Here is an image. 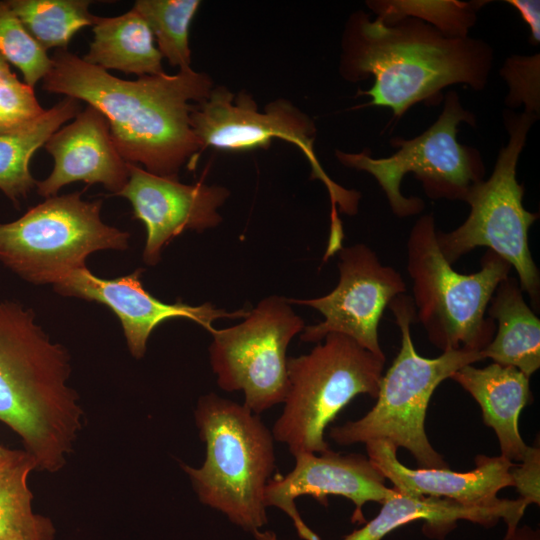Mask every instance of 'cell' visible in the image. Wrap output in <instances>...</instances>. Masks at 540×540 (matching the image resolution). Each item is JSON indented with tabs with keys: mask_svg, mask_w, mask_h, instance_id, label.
<instances>
[{
	"mask_svg": "<svg viewBox=\"0 0 540 540\" xmlns=\"http://www.w3.org/2000/svg\"><path fill=\"white\" fill-rule=\"evenodd\" d=\"M42 89L63 94L100 111L120 156L160 176L178 177L202 149L190 125L192 105L207 99L213 84L191 67L175 75L123 80L67 49L51 56Z\"/></svg>",
	"mask_w": 540,
	"mask_h": 540,
	"instance_id": "6da1fadb",
	"label": "cell"
},
{
	"mask_svg": "<svg viewBox=\"0 0 540 540\" xmlns=\"http://www.w3.org/2000/svg\"><path fill=\"white\" fill-rule=\"evenodd\" d=\"M493 60L482 39L449 38L411 17L386 24L360 11L347 24L340 70L350 81L372 76V87L358 92L371 97L364 106L389 108L400 119L416 103L441 101L449 85L483 90Z\"/></svg>",
	"mask_w": 540,
	"mask_h": 540,
	"instance_id": "7a4b0ae2",
	"label": "cell"
},
{
	"mask_svg": "<svg viewBox=\"0 0 540 540\" xmlns=\"http://www.w3.org/2000/svg\"><path fill=\"white\" fill-rule=\"evenodd\" d=\"M68 351L36 322L31 308L0 300V421L22 440L39 471L66 463L82 428Z\"/></svg>",
	"mask_w": 540,
	"mask_h": 540,
	"instance_id": "3957f363",
	"label": "cell"
},
{
	"mask_svg": "<svg viewBox=\"0 0 540 540\" xmlns=\"http://www.w3.org/2000/svg\"><path fill=\"white\" fill-rule=\"evenodd\" d=\"M205 460L181 464L199 501L248 532L267 522L265 488L275 469L274 437L258 414L244 404L211 392L194 411Z\"/></svg>",
	"mask_w": 540,
	"mask_h": 540,
	"instance_id": "277c9868",
	"label": "cell"
},
{
	"mask_svg": "<svg viewBox=\"0 0 540 540\" xmlns=\"http://www.w3.org/2000/svg\"><path fill=\"white\" fill-rule=\"evenodd\" d=\"M389 306L401 331V347L382 376L377 401L363 417L330 429L339 445L384 440L397 450L404 448L419 468L448 469V463L431 445L425 431L429 401L437 386L460 368L484 360L481 351H446L436 358L419 355L410 325L415 308L410 296L400 294Z\"/></svg>",
	"mask_w": 540,
	"mask_h": 540,
	"instance_id": "5b68a950",
	"label": "cell"
},
{
	"mask_svg": "<svg viewBox=\"0 0 540 540\" xmlns=\"http://www.w3.org/2000/svg\"><path fill=\"white\" fill-rule=\"evenodd\" d=\"M434 217L426 214L412 227L407 241V271L413 282L416 316L429 341L446 351H482L495 334L486 317L489 302L511 265L489 250L481 269L460 274L442 255Z\"/></svg>",
	"mask_w": 540,
	"mask_h": 540,
	"instance_id": "8992f818",
	"label": "cell"
},
{
	"mask_svg": "<svg viewBox=\"0 0 540 540\" xmlns=\"http://www.w3.org/2000/svg\"><path fill=\"white\" fill-rule=\"evenodd\" d=\"M323 340L308 354L287 359V392L272 434L293 457L330 450L327 426L357 395L376 399L379 392L386 359L343 334Z\"/></svg>",
	"mask_w": 540,
	"mask_h": 540,
	"instance_id": "52a82bcc",
	"label": "cell"
},
{
	"mask_svg": "<svg viewBox=\"0 0 540 540\" xmlns=\"http://www.w3.org/2000/svg\"><path fill=\"white\" fill-rule=\"evenodd\" d=\"M537 119L524 111L503 112L509 140L500 149L488 180L468 189L463 200L470 206L469 216L451 232H436L439 249L451 265L479 246L506 260L517 271L520 288L529 294L535 308L539 304L540 277L529 249L528 232L538 214L523 206L524 188L516 179V168Z\"/></svg>",
	"mask_w": 540,
	"mask_h": 540,
	"instance_id": "ba28073f",
	"label": "cell"
},
{
	"mask_svg": "<svg viewBox=\"0 0 540 540\" xmlns=\"http://www.w3.org/2000/svg\"><path fill=\"white\" fill-rule=\"evenodd\" d=\"M461 122L475 126L476 117L451 90L445 95L441 114L427 130L412 139L390 140L397 148L391 156L373 158L368 149L360 153L336 150L335 154L344 166L365 171L376 179L395 215L412 216L425 205L418 197L406 198L401 194L404 175L413 173L430 198L460 200L472 185L483 180L485 168L480 152L458 142Z\"/></svg>",
	"mask_w": 540,
	"mask_h": 540,
	"instance_id": "9c48e42d",
	"label": "cell"
},
{
	"mask_svg": "<svg viewBox=\"0 0 540 540\" xmlns=\"http://www.w3.org/2000/svg\"><path fill=\"white\" fill-rule=\"evenodd\" d=\"M81 194L46 198L0 224V262L29 283L54 285L85 267L96 251L127 249L129 233L104 223L102 201H85Z\"/></svg>",
	"mask_w": 540,
	"mask_h": 540,
	"instance_id": "30bf717a",
	"label": "cell"
},
{
	"mask_svg": "<svg viewBox=\"0 0 540 540\" xmlns=\"http://www.w3.org/2000/svg\"><path fill=\"white\" fill-rule=\"evenodd\" d=\"M304 327L289 300L272 295L238 325L214 328L209 356L217 385L226 392H242L243 404L258 415L283 403L288 386L287 348Z\"/></svg>",
	"mask_w": 540,
	"mask_h": 540,
	"instance_id": "8fae6325",
	"label": "cell"
},
{
	"mask_svg": "<svg viewBox=\"0 0 540 540\" xmlns=\"http://www.w3.org/2000/svg\"><path fill=\"white\" fill-rule=\"evenodd\" d=\"M190 125L202 149L248 151L267 148L276 138L296 145L310 164L311 178L327 188L331 211L338 206L345 214L357 213L360 193L343 188L326 174L314 152L313 121L288 101L276 100L260 113L250 95L235 96L219 86L207 99L192 105Z\"/></svg>",
	"mask_w": 540,
	"mask_h": 540,
	"instance_id": "7c38bea8",
	"label": "cell"
},
{
	"mask_svg": "<svg viewBox=\"0 0 540 540\" xmlns=\"http://www.w3.org/2000/svg\"><path fill=\"white\" fill-rule=\"evenodd\" d=\"M338 253L340 278L333 291L313 299H288L290 304L310 306L324 317L318 324L305 326L300 339L319 343L328 334L339 333L386 359L379 344V321L389 303L405 293L406 284L365 244L342 247Z\"/></svg>",
	"mask_w": 540,
	"mask_h": 540,
	"instance_id": "4fadbf2b",
	"label": "cell"
},
{
	"mask_svg": "<svg viewBox=\"0 0 540 540\" xmlns=\"http://www.w3.org/2000/svg\"><path fill=\"white\" fill-rule=\"evenodd\" d=\"M294 468L284 476L270 479L264 493L266 507L282 510L292 520L300 538L320 540L303 521L295 500L311 496L326 506L328 496H342L355 505L353 523H365L362 508L367 502L382 503L393 488L385 485V476L362 454H342L331 449L324 453L294 456Z\"/></svg>",
	"mask_w": 540,
	"mask_h": 540,
	"instance_id": "5bb4252c",
	"label": "cell"
},
{
	"mask_svg": "<svg viewBox=\"0 0 540 540\" xmlns=\"http://www.w3.org/2000/svg\"><path fill=\"white\" fill-rule=\"evenodd\" d=\"M128 180L116 195L126 198L133 217L146 228L143 260L156 265L163 248L185 231L202 232L219 225L218 213L229 190L203 182L184 184L178 177L160 176L136 164H127Z\"/></svg>",
	"mask_w": 540,
	"mask_h": 540,
	"instance_id": "9a60e30c",
	"label": "cell"
},
{
	"mask_svg": "<svg viewBox=\"0 0 540 540\" xmlns=\"http://www.w3.org/2000/svg\"><path fill=\"white\" fill-rule=\"evenodd\" d=\"M143 269L113 279L94 275L87 266L73 270L53 285L63 296L77 297L106 305L119 318L130 353L144 356L152 331L169 319H188L211 332L218 319L245 318L250 310L232 312L207 302L190 305L182 301L166 303L148 292L142 283Z\"/></svg>",
	"mask_w": 540,
	"mask_h": 540,
	"instance_id": "2e32d148",
	"label": "cell"
},
{
	"mask_svg": "<svg viewBox=\"0 0 540 540\" xmlns=\"http://www.w3.org/2000/svg\"><path fill=\"white\" fill-rule=\"evenodd\" d=\"M44 148L53 157L54 167L47 178L36 182L42 197L56 196L73 182L102 184L116 196L128 180V163L112 141L108 121L92 106L53 133Z\"/></svg>",
	"mask_w": 540,
	"mask_h": 540,
	"instance_id": "e0dca14e",
	"label": "cell"
},
{
	"mask_svg": "<svg viewBox=\"0 0 540 540\" xmlns=\"http://www.w3.org/2000/svg\"><path fill=\"white\" fill-rule=\"evenodd\" d=\"M367 457L390 480L398 492L408 496L446 498L467 505L495 507L506 504L497 493L513 486L512 461L503 456L478 455L476 467L468 472L448 469H411L397 458V449L387 441L365 443Z\"/></svg>",
	"mask_w": 540,
	"mask_h": 540,
	"instance_id": "ac0fdd59",
	"label": "cell"
},
{
	"mask_svg": "<svg viewBox=\"0 0 540 540\" xmlns=\"http://www.w3.org/2000/svg\"><path fill=\"white\" fill-rule=\"evenodd\" d=\"M379 513L361 528L346 535L342 540H382L395 529L413 521H425L424 533L442 539L460 520L470 521L490 528L499 520L507 525L504 540H508L519 526L528 507L522 498L510 500L501 506H475L455 500L408 496L393 488L392 494L382 503Z\"/></svg>",
	"mask_w": 540,
	"mask_h": 540,
	"instance_id": "d6986e66",
	"label": "cell"
},
{
	"mask_svg": "<svg viewBox=\"0 0 540 540\" xmlns=\"http://www.w3.org/2000/svg\"><path fill=\"white\" fill-rule=\"evenodd\" d=\"M479 404L483 421L500 444L501 456L522 461L530 446L519 431V417L531 399L529 377L515 367L492 363L484 368L466 365L450 377Z\"/></svg>",
	"mask_w": 540,
	"mask_h": 540,
	"instance_id": "ffe728a7",
	"label": "cell"
},
{
	"mask_svg": "<svg viewBox=\"0 0 540 540\" xmlns=\"http://www.w3.org/2000/svg\"><path fill=\"white\" fill-rule=\"evenodd\" d=\"M487 315L498 321V330L481 351L483 358L530 377L540 367V320L525 302L517 279L508 276L498 285Z\"/></svg>",
	"mask_w": 540,
	"mask_h": 540,
	"instance_id": "44dd1931",
	"label": "cell"
},
{
	"mask_svg": "<svg viewBox=\"0 0 540 540\" xmlns=\"http://www.w3.org/2000/svg\"><path fill=\"white\" fill-rule=\"evenodd\" d=\"M93 41L82 58L104 70L156 76L164 74L162 54L145 19L133 8L116 17H98Z\"/></svg>",
	"mask_w": 540,
	"mask_h": 540,
	"instance_id": "7402d4cb",
	"label": "cell"
},
{
	"mask_svg": "<svg viewBox=\"0 0 540 540\" xmlns=\"http://www.w3.org/2000/svg\"><path fill=\"white\" fill-rule=\"evenodd\" d=\"M81 110L79 100L65 96L26 128L0 134V191L15 206L36 188L37 181L30 171L34 153Z\"/></svg>",
	"mask_w": 540,
	"mask_h": 540,
	"instance_id": "603a6c76",
	"label": "cell"
},
{
	"mask_svg": "<svg viewBox=\"0 0 540 540\" xmlns=\"http://www.w3.org/2000/svg\"><path fill=\"white\" fill-rule=\"evenodd\" d=\"M36 469L25 450H10L0 458V540H54L51 519L32 510L28 476Z\"/></svg>",
	"mask_w": 540,
	"mask_h": 540,
	"instance_id": "cb8c5ba5",
	"label": "cell"
},
{
	"mask_svg": "<svg viewBox=\"0 0 540 540\" xmlns=\"http://www.w3.org/2000/svg\"><path fill=\"white\" fill-rule=\"evenodd\" d=\"M30 36L44 49H67L73 36L98 17L88 0H7Z\"/></svg>",
	"mask_w": 540,
	"mask_h": 540,
	"instance_id": "d4e9b609",
	"label": "cell"
},
{
	"mask_svg": "<svg viewBox=\"0 0 540 540\" xmlns=\"http://www.w3.org/2000/svg\"><path fill=\"white\" fill-rule=\"evenodd\" d=\"M488 1L370 0L367 6L386 24L404 18L421 20L449 38H465L477 21V11Z\"/></svg>",
	"mask_w": 540,
	"mask_h": 540,
	"instance_id": "484cf974",
	"label": "cell"
},
{
	"mask_svg": "<svg viewBox=\"0 0 540 540\" xmlns=\"http://www.w3.org/2000/svg\"><path fill=\"white\" fill-rule=\"evenodd\" d=\"M199 0H138L133 9L148 23L158 49L170 65L189 68V29L200 7Z\"/></svg>",
	"mask_w": 540,
	"mask_h": 540,
	"instance_id": "4316f807",
	"label": "cell"
},
{
	"mask_svg": "<svg viewBox=\"0 0 540 540\" xmlns=\"http://www.w3.org/2000/svg\"><path fill=\"white\" fill-rule=\"evenodd\" d=\"M0 54L23 76L32 88L52 66L51 57L26 31L7 1L0 0Z\"/></svg>",
	"mask_w": 540,
	"mask_h": 540,
	"instance_id": "83f0119b",
	"label": "cell"
},
{
	"mask_svg": "<svg viewBox=\"0 0 540 540\" xmlns=\"http://www.w3.org/2000/svg\"><path fill=\"white\" fill-rule=\"evenodd\" d=\"M9 64L0 54V134L24 129L46 111L34 88L20 81Z\"/></svg>",
	"mask_w": 540,
	"mask_h": 540,
	"instance_id": "f1b7e54d",
	"label": "cell"
},
{
	"mask_svg": "<svg viewBox=\"0 0 540 540\" xmlns=\"http://www.w3.org/2000/svg\"><path fill=\"white\" fill-rule=\"evenodd\" d=\"M500 74L508 84L505 104L509 110L524 105V112L540 115V54L507 58Z\"/></svg>",
	"mask_w": 540,
	"mask_h": 540,
	"instance_id": "f546056e",
	"label": "cell"
},
{
	"mask_svg": "<svg viewBox=\"0 0 540 540\" xmlns=\"http://www.w3.org/2000/svg\"><path fill=\"white\" fill-rule=\"evenodd\" d=\"M519 466L513 465L510 476L513 486L520 494V498L528 505L540 504V448L537 445L530 449Z\"/></svg>",
	"mask_w": 540,
	"mask_h": 540,
	"instance_id": "4dcf8cb0",
	"label": "cell"
},
{
	"mask_svg": "<svg viewBox=\"0 0 540 540\" xmlns=\"http://www.w3.org/2000/svg\"><path fill=\"white\" fill-rule=\"evenodd\" d=\"M511 6L515 7L521 18L526 22L530 29V42L532 45H538L540 41V26H539V1L527 0H507Z\"/></svg>",
	"mask_w": 540,
	"mask_h": 540,
	"instance_id": "1f68e13d",
	"label": "cell"
},
{
	"mask_svg": "<svg viewBox=\"0 0 540 540\" xmlns=\"http://www.w3.org/2000/svg\"><path fill=\"white\" fill-rule=\"evenodd\" d=\"M508 540H540V532L531 526H518Z\"/></svg>",
	"mask_w": 540,
	"mask_h": 540,
	"instance_id": "d6a6232c",
	"label": "cell"
},
{
	"mask_svg": "<svg viewBox=\"0 0 540 540\" xmlns=\"http://www.w3.org/2000/svg\"><path fill=\"white\" fill-rule=\"evenodd\" d=\"M255 540H280L278 536L270 530H258L252 533Z\"/></svg>",
	"mask_w": 540,
	"mask_h": 540,
	"instance_id": "836d02e7",
	"label": "cell"
},
{
	"mask_svg": "<svg viewBox=\"0 0 540 540\" xmlns=\"http://www.w3.org/2000/svg\"><path fill=\"white\" fill-rule=\"evenodd\" d=\"M9 452L10 449H7L0 444V458L6 456Z\"/></svg>",
	"mask_w": 540,
	"mask_h": 540,
	"instance_id": "e575fe53",
	"label": "cell"
}]
</instances>
